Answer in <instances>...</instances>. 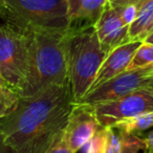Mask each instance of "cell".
<instances>
[{"mask_svg":"<svg viewBox=\"0 0 153 153\" xmlns=\"http://www.w3.org/2000/svg\"><path fill=\"white\" fill-rule=\"evenodd\" d=\"M76 105L69 81L20 98L17 108L0 120V132L14 153H46L64 133Z\"/></svg>","mask_w":153,"mask_h":153,"instance_id":"1","label":"cell"},{"mask_svg":"<svg viewBox=\"0 0 153 153\" xmlns=\"http://www.w3.org/2000/svg\"><path fill=\"white\" fill-rule=\"evenodd\" d=\"M28 68L20 98H30L47 87L68 81L64 51L66 30L27 28Z\"/></svg>","mask_w":153,"mask_h":153,"instance_id":"2","label":"cell"},{"mask_svg":"<svg viewBox=\"0 0 153 153\" xmlns=\"http://www.w3.org/2000/svg\"><path fill=\"white\" fill-rule=\"evenodd\" d=\"M64 51L68 81L74 101L79 103L91 87L106 53L101 48L94 26L67 28Z\"/></svg>","mask_w":153,"mask_h":153,"instance_id":"3","label":"cell"},{"mask_svg":"<svg viewBox=\"0 0 153 153\" xmlns=\"http://www.w3.org/2000/svg\"><path fill=\"white\" fill-rule=\"evenodd\" d=\"M0 18L20 30L64 32L68 28L66 0H0Z\"/></svg>","mask_w":153,"mask_h":153,"instance_id":"4","label":"cell"},{"mask_svg":"<svg viewBox=\"0 0 153 153\" xmlns=\"http://www.w3.org/2000/svg\"><path fill=\"white\" fill-rule=\"evenodd\" d=\"M28 34L11 24L0 25V76L20 94L28 68Z\"/></svg>","mask_w":153,"mask_h":153,"instance_id":"5","label":"cell"},{"mask_svg":"<svg viewBox=\"0 0 153 153\" xmlns=\"http://www.w3.org/2000/svg\"><path fill=\"white\" fill-rule=\"evenodd\" d=\"M152 78L153 64L136 69L126 70L106 83L87 92L85 97L76 104L94 106L117 100L132 91L146 88Z\"/></svg>","mask_w":153,"mask_h":153,"instance_id":"6","label":"cell"},{"mask_svg":"<svg viewBox=\"0 0 153 153\" xmlns=\"http://www.w3.org/2000/svg\"><path fill=\"white\" fill-rule=\"evenodd\" d=\"M91 107L101 127H111L124 120L142 113L153 112V92L147 88H142L117 100Z\"/></svg>","mask_w":153,"mask_h":153,"instance_id":"7","label":"cell"},{"mask_svg":"<svg viewBox=\"0 0 153 153\" xmlns=\"http://www.w3.org/2000/svg\"><path fill=\"white\" fill-rule=\"evenodd\" d=\"M101 127L91 106L76 104L68 117L63 138L72 153L82 149Z\"/></svg>","mask_w":153,"mask_h":153,"instance_id":"8","label":"cell"},{"mask_svg":"<svg viewBox=\"0 0 153 153\" xmlns=\"http://www.w3.org/2000/svg\"><path fill=\"white\" fill-rule=\"evenodd\" d=\"M94 28L101 48L106 56L117 47L131 41L129 26L122 22L117 12L109 3H107L102 15L94 24Z\"/></svg>","mask_w":153,"mask_h":153,"instance_id":"9","label":"cell"},{"mask_svg":"<svg viewBox=\"0 0 153 153\" xmlns=\"http://www.w3.org/2000/svg\"><path fill=\"white\" fill-rule=\"evenodd\" d=\"M142 42L143 41L140 40H131L110 51L101 65L88 92L106 83L114 76H119L122 72L126 71L136 49L140 47Z\"/></svg>","mask_w":153,"mask_h":153,"instance_id":"10","label":"cell"},{"mask_svg":"<svg viewBox=\"0 0 153 153\" xmlns=\"http://www.w3.org/2000/svg\"><path fill=\"white\" fill-rule=\"evenodd\" d=\"M68 28L94 26L108 0H66Z\"/></svg>","mask_w":153,"mask_h":153,"instance_id":"11","label":"cell"},{"mask_svg":"<svg viewBox=\"0 0 153 153\" xmlns=\"http://www.w3.org/2000/svg\"><path fill=\"white\" fill-rule=\"evenodd\" d=\"M153 15V0H140L137 4V14L133 23L129 26V37L131 40L142 41L146 28Z\"/></svg>","mask_w":153,"mask_h":153,"instance_id":"12","label":"cell"},{"mask_svg":"<svg viewBox=\"0 0 153 153\" xmlns=\"http://www.w3.org/2000/svg\"><path fill=\"white\" fill-rule=\"evenodd\" d=\"M111 127L117 128L123 133L138 135V133L153 127V112L142 113L140 115L119 122Z\"/></svg>","mask_w":153,"mask_h":153,"instance_id":"13","label":"cell"},{"mask_svg":"<svg viewBox=\"0 0 153 153\" xmlns=\"http://www.w3.org/2000/svg\"><path fill=\"white\" fill-rule=\"evenodd\" d=\"M20 97L7 84H0V120L11 114L19 104Z\"/></svg>","mask_w":153,"mask_h":153,"instance_id":"14","label":"cell"},{"mask_svg":"<svg viewBox=\"0 0 153 153\" xmlns=\"http://www.w3.org/2000/svg\"><path fill=\"white\" fill-rule=\"evenodd\" d=\"M151 64H153V44L143 41L136 49L127 70L145 67Z\"/></svg>","mask_w":153,"mask_h":153,"instance_id":"15","label":"cell"},{"mask_svg":"<svg viewBox=\"0 0 153 153\" xmlns=\"http://www.w3.org/2000/svg\"><path fill=\"white\" fill-rule=\"evenodd\" d=\"M106 136L107 129L104 127L100 128L89 142L82 148L84 149V153H103L106 144Z\"/></svg>","mask_w":153,"mask_h":153,"instance_id":"16","label":"cell"},{"mask_svg":"<svg viewBox=\"0 0 153 153\" xmlns=\"http://www.w3.org/2000/svg\"><path fill=\"white\" fill-rule=\"evenodd\" d=\"M122 133V148L121 153H137L145 149V142L143 137L135 134Z\"/></svg>","mask_w":153,"mask_h":153,"instance_id":"17","label":"cell"},{"mask_svg":"<svg viewBox=\"0 0 153 153\" xmlns=\"http://www.w3.org/2000/svg\"><path fill=\"white\" fill-rule=\"evenodd\" d=\"M109 3V2H108ZM137 3H124L119 5H111L119 15L120 19L122 20L125 25L130 26L135 20L137 14Z\"/></svg>","mask_w":153,"mask_h":153,"instance_id":"18","label":"cell"},{"mask_svg":"<svg viewBox=\"0 0 153 153\" xmlns=\"http://www.w3.org/2000/svg\"><path fill=\"white\" fill-rule=\"evenodd\" d=\"M106 144L103 153H121L122 133L114 127H107Z\"/></svg>","mask_w":153,"mask_h":153,"instance_id":"19","label":"cell"},{"mask_svg":"<svg viewBox=\"0 0 153 153\" xmlns=\"http://www.w3.org/2000/svg\"><path fill=\"white\" fill-rule=\"evenodd\" d=\"M46 153H72V152L67 147V145H66L65 140L63 138V135H62V137Z\"/></svg>","mask_w":153,"mask_h":153,"instance_id":"20","label":"cell"},{"mask_svg":"<svg viewBox=\"0 0 153 153\" xmlns=\"http://www.w3.org/2000/svg\"><path fill=\"white\" fill-rule=\"evenodd\" d=\"M145 142V152L144 153H153V131L149 132L147 135L143 136Z\"/></svg>","mask_w":153,"mask_h":153,"instance_id":"21","label":"cell"},{"mask_svg":"<svg viewBox=\"0 0 153 153\" xmlns=\"http://www.w3.org/2000/svg\"><path fill=\"white\" fill-rule=\"evenodd\" d=\"M0 153H14L12 149L7 145L1 132H0Z\"/></svg>","mask_w":153,"mask_h":153,"instance_id":"22","label":"cell"},{"mask_svg":"<svg viewBox=\"0 0 153 153\" xmlns=\"http://www.w3.org/2000/svg\"><path fill=\"white\" fill-rule=\"evenodd\" d=\"M140 0H108L110 5H119L124 4V3H137Z\"/></svg>","mask_w":153,"mask_h":153,"instance_id":"23","label":"cell"},{"mask_svg":"<svg viewBox=\"0 0 153 153\" xmlns=\"http://www.w3.org/2000/svg\"><path fill=\"white\" fill-rule=\"evenodd\" d=\"M151 33H153V15H152V18H151V21H150V23H149L148 27L146 28V30H145L144 35H143L142 41H144L145 38H146V37L148 36V35H150Z\"/></svg>","mask_w":153,"mask_h":153,"instance_id":"24","label":"cell"},{"mask_svg":"<svg viewBox=\"0 0 153 153\" xmlns=\"http://www.w3.org/2000/svg\"><path fill=\"white\" fill-rule=\"evenodd\" d=\"M145 42H148V43H151V44H153V33H151L150 35H148V36L145 38Z\"/></svg>","mask_w":153,"mask_h":153,"instance_id":"25","label":"cell"},{"mask_svg":"<svg viewBox=\"0 0 153 153\" xmlns=\"http://www.w3.org/2000/svg\"><path fill=\"white\" fill-rule=\"evenodd\" d=\"M146 88H147V89L150 90V91H152V92H153V78L151 79V81L149 82V84L147 85V87H146Z\"/></svg>","mask_w":153,"mask_h":153,"instance_id":"26","label":"cell"},{"mask_svg":"<svg viewBox=\"0 0 153 153\" xmlns=\"http://www.w3.org/2000/svg\"><path fill=\"white\" fill-rule=\"evenodd\" d=\"M0 84H5V82L3 81V79L1 78V76H0Z\"/></svg>","mask_w":153,"mask_h":153,"instance_id":"27","label":"cell"},{"mask_svg":"<svg viewBox=\"0 0 153 153\" xmlns=\"http://www.w3.org/2000/svg\"><path fill=\"white\" fill-rule=\"evenodd\" d=\"M0 15H1V2H0Z\"/></svg>","mask_w":153,"mask_h":153,"instance_id":"28","label":"cell"}]
</instances>
